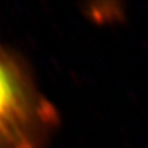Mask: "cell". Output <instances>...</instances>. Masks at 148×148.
<instances>
[{
	"mask_svg": "<svg viewBox=\"0 0 148 148\" xmlns=\"http://www.w3.org/2000/svg\"><path fill=\"white\" fill-rule=\"evenodd\" d=\"M57 125L22 57L0 42V148H45Z\"/></svg>",
	"mask_w": 148,
	"mask_h": 148,
	"instance_id": "1",
	"label": "cell"
}]
</instances>
